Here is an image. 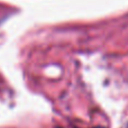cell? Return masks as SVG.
<instances>
[{
    "mask_svg": "<svg viewBox=\"0 0 128 128\" xmlns=\"http://www.w3.org/2000/svg\"><path fill=\"white\" fill-rule=\"evenodd\" d=\"M56 128H62V127H56Z\"/></svg>",
    "mask_w": 128,
    "mask_h": 128,
    "instance_id": "obj_2",
    "label": "cell"
},
{
    "mask_svg": "<svg viewBox=\"0 0 128 128\" xmlns=\"http://www.w3.org/2000/svg\"><path fill=\"white\" fill-rule=\"evenodd\" d=\"M92 128H106V127H101V126H98V127H92Z\"/></svg>",
    "mask_w": 128,
    "mask_h": 128,
    "instance_id": "obj_1",
    "label": "cell"
}]
</instances>
